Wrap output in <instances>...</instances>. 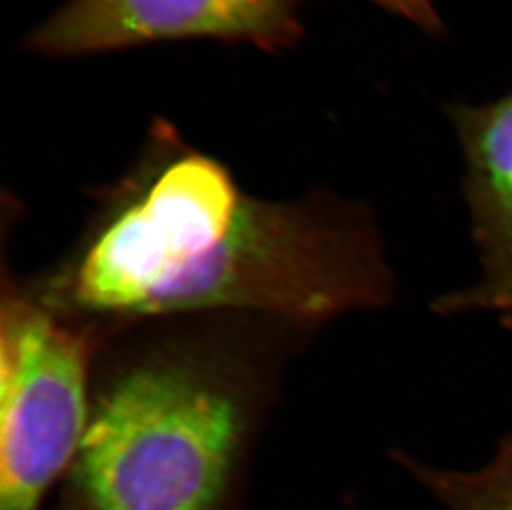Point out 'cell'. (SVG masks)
<instances>
[{
	"mask_svg": "<svg viewBox=\"0 0 512 510\" xmlns=\"http://www.w3.org/2000/svg\"><path fill=\"white\" fill-rule=\"evenodd\" d=\"M393 297L372 219L334 199L271 203L156 121L42 304L78 322L247 310L319 322Z\"/></svg>",
	"mask_w": 512,
	"mask_h": 510,
	"instance_id": "6da1fadb",
	"label": "cell"
},
{
	"mask_svg": "<svg viewBox=\"0 0 512 510\" xmlns=\"http://www.w3.org/2000/svg\"><path fill=\"white\" fill-rule=\"evenodd\" d=\"M256 414L254 381L228 353H136L92 395L72 464L83 509H218Z\"/></svg>",
	"mask_w": 512,
	"mask_h": 510,
	"instance_id": "7a4b0ae2",
	"label": "cell"
},
{
	"mask_svg": "<svg viewBox=\"0 0 512 510\" xmlns=\"http://www.w3.org/2000/svg\"><path fill=\"white\" fill-rule=\"evenodd\" d=\"M93 333L37 297L0 308V510H39L73 464L93 391Z\"/></svg>",
	"mask_w": 512,
	"mask_h": 510,
	"instance_id": "3957f363",
	"label": "cell"
},
{
	"mask_svg": "<svg viewBox=\"0 0 512 510\" xmlns=\"http://www.w3.org/2000/svg\"><path fill=\"white\" fill-rule=\"evenodd\" d=\"M307 0H68L25 39L44 57H83L179 39H216L269 52L304 34Z\"/></svg>",
	"mask_w": 512,
	"mask_h": 510,
	"instance_id": "277c9868",
	"label": "cell"
},
{
	"mask_svg": "<svg viewBox=\"0 0 512 510\" xmlns=\"http://www.w3.org/2000/svg\"><path fill=\"white\" fill-rule=\"evenodd\" d=\"M464 158V198L481 275L441 297L436 312H491L512 323V92L455 113Z\"/></svg>",
	"mask_w": 512,
	"mask_h": 510,
	"instance_id": "5b68a950",
	"label": "cell"
},
{
	"mask_svg": "<svg viewBox=\"0 0 512 510\" xmlns=\"http://www.w3.org/2000/svg\"><path fill=\"white\" fill-rule=\"evenodd\" d=\"M400 461L448 510H512V433L474 471L428 466L403 454Z\"/></svg>",
	"mask_w": 512,
	"mask_h": 510,
	"instance_id": "8992f818",
	"label": "cell"
},
{
	"mask_svg": "<svg viewBox=\"0 0 512 510\" xmlns=\"http://www.w3.org/2000/svg\"><path fill=\"white\" fill-rule=\"evenodd\" d=\"M383 9L418 25L426 32H438L441 29L440 15L435 9V0H372Z\"/></svg>",
	"mask_w": 512,
	"mask_h": 510,
	"instance_id": "52a82bcc",
	"label": "cell"
},
{
	"mask_svg": "<svg viewBox=\"0 0 512 510\" xmlns=\"http://www.w3.org/2000/svg\"><path fill=\"white\" fill-rule=\"evenodd\" d=\"M509 328H511V330H512V325H511V327H509Z\"/></svg>",
	"mask_w": 512,
	"mask_h": 510,
	"instance_id": "ba28073f",
	"label": "cell"
}]
</instances>
